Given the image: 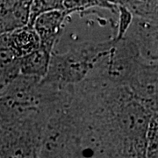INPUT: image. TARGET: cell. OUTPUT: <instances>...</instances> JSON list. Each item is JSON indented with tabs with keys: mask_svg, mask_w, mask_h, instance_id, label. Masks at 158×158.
Segmentation results:
<instances>
[{
	"mask_svg": "<svg viewBox=\"0 0 158 158\" xmlns=\"http://www.w3.org/2000/svg\"><path fill=\"white\" fill-rule=\"evenodd\" d=\"M113 42V39L106 41H84L71 46L65 53L53 52L47 76L41 81L58 88L78 85L107 56Z\"/></svg>",
	"mask_w": 158,
	"mask_h": 158,
	"instance_id": "1",
	"label": "cell"
},
{
	"mask_svg": "<svg viewBox=\"0 0 158 158\" xmlns=\"http://www.w3.org/2000/svg\"><path fill=\"white\" fill-rule=\"evenodd\" d=\"M107 54L92 70L107 82L126 88L136 69L144 60L136 46L127 38L114 40Z\"/></svg>",
	"mask_w": 158,
	"mask_h": 158,
	"instance_id": "2",
	"label": "cell"
},
{
	"mask_svg": "<svg viewBox=\"0 0 158 158\" xmlns=\"http://www.w3.org/2000/svg\"><path fill=\"white\" fill-rule=\"evenodd\" d=\"M126 88L149 112L157 113V63L143 61L134 73Z\"/></svg>",
	"mask_w": 158,
	"mask_h": 158,
	"instance_id": "3",
	"label": "cell"
},
{
	"mask_svg": "<svg viewBox=\"0 0 158 158\" xmlns=\"http://www.w3.org/2000/svg\"><path fill=\"white\" fill-rule=\"evenodd\" d=\"M157 35L158 22L134 18L125 37L136 46L145 62L157 63Z\"/></svg>",
	"mask_w": 158,
	"mask_h": 158,
	"instance_id": "4",
	"label": "cell"
},
{
	"mask_svg": "<svg viewBox=\"0 0 158 158\" xmlns=\"http://www.w3.org/2000/svg\"><path fill=\"white\" fill-rule=\"evenodd\" d=\"M69 16L66 11L43 12L34 20L32 27L38 34L40 47L53 53L57 40L62 34L64 21Z\"/></svg>",
	"mask_w": 158,
	"mask_h": 158,
	"instance_id": "5",
	"label": "cell"
},
{
	"mask_svg": "<svg viewBox=\"0 0 158 158\" xmlns=\"http://www.w3.org/2000/svg\"><path fill=\"white\" fill-rule=\"evenodd\" d=\"M31 1H0V35L28 24Z\"/></svg>",
	"mask_w": 158,
	"mask_h": 158,
	"instance_id": "6",
	"label": "cell"
},
{
	"mask_svg": "<svg viewBox=\"0 0 158 158\" xmlns=\"http://www.w3.org/2000/svg\"><path fill=\"white\" fill-rule=\"evenodd\" d=\"M53 53L40 47L28 55L19 59L20 75L44 79L49 67L51 56Z\"/></svg>",
	"mask_w": 158,
	"mask_h": 158,
	"instance_id": "7",
	"label": "cell"
},
{
	"mask_svg": "<svg viewBox=\"0 0 158 158\" xmlns=\"http://www.w3.org/2000/svg\"><path fill=\"white\" fill-rule=\"evenodd\" d=\"M9 45L18 58H21L40 48L38 34L32 27L26 26L7 33Z\"/></svg>",
	"mask_w": 158,
	"mask_h": 158,
	"instance_id": "8",
	"label": "cell"
},
{
	"mask_svg": "<svg viewBox=\"0 0 158 158\" xmlns=\"http://www.w3.org/2000/svg\"><path fill=\"white\" fill-rule=\"evenodd\" d=\"M131 12L134 18L158 22L157 1H118Z\"/></svg>",
	"mask_w": 158,
	"mask_h": 158,
	"instance_id": "9",
	"label": "cell"
},
{
	"mask_svg": "<svg viewBox=\"0 0 158 158\" xmlns=\"http://www.w3.org/2000/svg\"><path fill=\"white\" fill-rule=\"evenodd\" d=\"M145 158H158V113L153 114L148 126Z\"/></svg>",
	"mask_w": 158,
	"mask_h": 158,
	"instance_id": "10",
	"label": "cell"
},
{
	"mask_svg": "<svg viewBox=\"0 0 158 158\" xmlns=\"http://www.w3.org/2000/svg\"><path fill=\"white\" fill-rule=\"evenodd\" d=\"M117 5V13H118V26H117V34L113 38L114 40H120L125 37L127 30L133 21V15L125 6L120 5L118 1H114Z\"/></svg>",
	"mask_w": 158,
	"mask_h": 158,
	"instance_id": "11",
	"label": "cell"
}]
</instances>
